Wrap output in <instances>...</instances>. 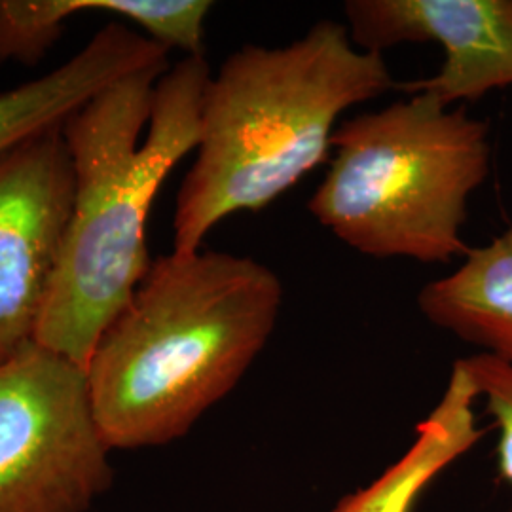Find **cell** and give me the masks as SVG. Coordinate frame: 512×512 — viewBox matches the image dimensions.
<instances>
[{
	"label": "cell",
	"mask_w": 512,
	"mask_h": 512,
	"mask_svg": "<svg viewBox=\"0 0 512 512\" xmlns=\"http://www.w3.org/2000/svg\"><path fill=\"white\" fill-rule=\"evenodd\" d=\"M211 69L152 63L114 82L63 126L74 196L37 342L84 370L152 266L147 222L175 165L200 143Z\"/></svg>",
	"instance_id": "1"
},
{
	"label": "cell",
	"mask_w": 512,
	"mask_h": 512,
	"mask_svg": "<svg viewBox=\"0 0 512 512\" xmlns=\"http://www.w3.org/2000/svg\"><path fill=\"white\" fill-rule=\"evenodd\" d=\"M283 283L251 256H158L86 368L95 420L110 450L183 439L230 395L264 351Z\"/></svg>",
	"instance_id": "2"
},
{
	"label": "cell",
	"mask_w": 512,
	"mask_h": 512,
	"mask_svg": "<svg viewBox=\"0 0 512 512\" xmlns=\"http://www.w3.org/2000/svg\"><path fill=\"white\" fill-rule=\"evenodd\" d=\"M109 452L82 366L37 342L0 363V512L88 511Z\"/></svg>",
	"instance_id": "5"
},
{
	"label": "cell",
	"mask_w": 512,
	"mask_h": 512,
	"mask_svg": "<svg viewBox=\"0 0 512 512\" xmlns=\"http://www.w3.org/2000/svg\"><path fill=\"white\" fill-rule=\"evenodd\" d=\"M332 150L308 211L334 238L372 258L450 264L467 255L469 200L492 165L484 120L412 93L344 120Z\"/></svg>",
	"instance_id": "4"
},
{
	"label": "cell",
	"mask_w": 512,
	"mask_h": 512,
	"mask_svg": "<svg viewBox=\"0 0 512 512\" xmlns=\"http://www.w3.org/2000/svg\"><path fill=\"white\" fill-rule=\"evenodd\" d=\"M469 372L480 403L497 429V471L512 486V366L494 355L475 353L459 359Z\"/></svg>",
	"instance_id": "13"
},
{
	"label": "cell",
	"mask_w": 512,
	"mask_h": 512,
	"mask_svg": "<svg viewBox=\"0 0 512 512\" xmlns=\"http://www.w3.org/2000/svg\"><path fill=\"white\" fill-rule=\"evenodd\" d=\"M73 196L63 128L0 156V363L37 338Z\"/></svg>",
	"instance_id": "6"
},
{
	"label": "cell",
	"mask_w": 512,
	"mask_h": 512,
	"mask_svg": "<svg viewBox=\"0 0 512 512\" xmlns=\"http://www.w3.org/2000/svg\"><path fill=\"white\" fill-rule=\"evenodd\" d=\"M211 10L209 0H128L124 23L137 25L145 37L169 52L203 57L205 19Z\"/></svg>",
	"instance_id": "12"
},
{
	"label": "cell",
	"mask_w": 512,
	"mask_h": 512,
	"mask_svg": "<svg viewBox=\"0 0 512 512\" xmlns=\"http://www.w3.org/2000/svg\"><path fill=\"white\" fill-rule=\"evenodd\" d=\"M384 55L321 19L281 48L247 44L205 88L196 160L177 194L173 251L196 253L236 213H258L329 158L338 120L395 90Z\"/></svg>",
	"instance_id": "3"
},
{
	"label": "cell",
	"mask_w": 512,
	"mask_h": 512,
	"mask_svg": "<svg viewBox=\"0 0 512 512\" xmlns=\"http://www.w3.org/2000/svg\"><path fill=\"white\" fill-rule=\"evenodd\" d=\"M160 61H169V50L124 21H112L54 71L0 93V156L40 133L63 128L97 93Z\"/></svg>",
	"instance_id": "8"
},
{
	"label": "cell",
	"mask_w": 512,
	"mask_h": 512,
	"mask_svg": "<svg viewBox=\"0 0 512 512\" xmlns=\"http://www.w3.org/2000/svg\"><path fill=\"white\" fill-rule=\"evenodd\" d=\"M418 306L437 329L512 366V226L427 283Z\"/></svg>",
	"instance_id": "10"
},
{
	"label": "cell",
	"mask_w": 512,
	"mask_h": 512,
	"mask_svg": "<svg viewBox=\"0 0 512 512\" xmlns=\"http://www.w3.org/2000/svg\"><path fill=\"white\" fill-rule=\"evenodd\" d=\"M344 16L351 42L365 52L384 55L410 42L442 48L437 73L397 82V92L456 107L512 86V0H348Z\"/></svg>",
	"instance_id": "7"
},
{
	"label": "cell",
	"mask_w": 512,
	"mask_h": 512,
	"mask_svg": "<svg viewBox=\"0 0 512 512\" xmlns=\"http://www.w3.org/2000/svg\"><path fill=\"white\" fill-rule=\"evenodd\" d=\"M476 403L478 391L458 359L439 403L418 423L403 456L330 512H414L423 492L482 439Z\"/></svg>",
	"instance_id": "9"
},
{
	"label": "cell",
	"mask_w": 512,
	"mask_h": 512,
	"mask_svg": "<svg viewBox=\"0 0 512 512\" xmlns=\"http://www.w3.org/2000/svg\"><path fill=\"white\" fill-rule=\"evenodd\" d=\"M86 12L126 14V0H0V67L35 65L67 29V21Z\"/></svg>",
	"instance_id": "11"
}]
</instances>
